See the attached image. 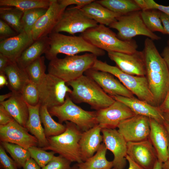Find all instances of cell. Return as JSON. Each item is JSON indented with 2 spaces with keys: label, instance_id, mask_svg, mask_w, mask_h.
Returning <instances> with one entry per match:
<instances>
[{
  "label": "cell",
  "instance_id": "obj_54",
  "mask_svg": "<svg viewBox=\"0 0 169 169\" xmlns=\"http://www.w3.org/2000/svg\"><path fill=\"white\" fill-rule=\"evenodd\" d=\"M163 124L168 133L169 138V123L165 120L163 123ZM168 153L169 156V143L168 147Z\"/></svg>",
  "mask_w": 169,
  "mask_h": 169
},
{
  "label": "cell",
  "instance_id": "obj_51",
  "mask_svg": "<svg viewBox=\"0 0 169 169\" xmlns=\"http://www.w3.org/2000/svg\"><path fill=\"white\" fill-rule=\"evenodd\" d=\"M164 59L169 71V46L166 47L161 54Z\"/></svg>",
  "mask_w": 169,
  "mask_h": 169
},
{
  "label": "cell",
  "instance_id": "obj_16",
  "mask_svg": "<svg viewBox=\"0 0 169 169\" xmlns=\"http://www.w3.org/2000/svg\"><path fill=\"white\" fill-rule=\"evenodd\" d=\"M109 58L123 72L131 75L145 76L146 68L142 51L130 54L108 52Z\"/></svg>",
  "mask_w": 169,
  "mask_h": 169
},
{
  "label": "cell",
  "instance_id": "obj_30",
  "mask_svg": "<svg viewBox=\"0 0 169 169\" xmlns=\"http://www.w3.org/2000/svg\"><path fill=\"white\" fill-rule=\"evenodd\" d=\"M98 3L112 12L121 15L141 11L135 0H99Z\"/></svg>",
  "mask_w": 169,
  "mask_h": 169
},
{
  "label": "cell",
  "instance_id": "obj_36",
  "mask_svg": "<svg viewBox=\"0 0 169 169\" xmlns=\"http://www.w3.org/2000/svg\"><path fill=\"white\" fill-rule=\"evenodd\" d=\"M45 60V57L41 56L25 69L30 81L37 85L46 74Z\"/></svg>",
  "mask_w": 169,
  "mask_h": 169
},
{
  "label": "cell",
  "instance_id": "obj_46",
  "mask_svg": "<svg viewBox=\"0 0 169 169\" xmlns=\"http://www.w3.org/2000/svg\"><path fill=\"white\" fill-rule=\"evenodd\" d=\"M160 18L166 34L169 35V15L161 12Z\"/></svg>",
  "mask_w": 169,
  "mask_h": 169
},
{
  "label": "cell",
  "instance_id": "obj_38",
  "mask_svg": "<svg viewBox=\"0 0 169 169\" xmlns=\"http://www.w3.org/2000/svg\"><path fill=\"white\" fill-rule=\"evenodd\" d=\"M31 157L42 168L45 166L53 158L55 154L54 152H47L40 147L33 146L28 149Z\"/></svg>",
  "mask_w": 169,
  "mask_h": 169
},
{
  "label": "cell",
  "instance_id": "obj_60",
  "mask_svg": "<svg viewBox=\"0 0 169 169\" xmlns=\"http://www.w3.org/2000/svg\"><path fill=\"white\" fill-rule=\"evenodd\" d=\"M111 169H115L113 168H112H112Z\"/></svg>",
  "mask_w": 169,
  "mask_h": 169
},
{
  "label": "cell",
  "instance_id": "obj_52",
  "mask_svg": "<svg viewBox=\"0 0 169 169\" xmlns=\"http://www.w3.org/2000/svg\"><path fill=\"white\" fill-rule=\"evenodd\" d=\"M7 78L5 73L0 74V89L5 85L8 86V82Z\"/></svg>",
  "mask_w": 169,
  "mask_h": 169
},
{
  "label": "cell",
  "instance_id": "obj_47",
  "mask_svg": "<svg viewBox=\"0 0 169 169\" xmlns=\"http://www.w3.org/2000/svg\"><path fill=\"white\" fill-rule=\"evenodd\" d=\"M158 107L163 114H169V91L164 100Z\"/></svg>",
  "mask_w": 169,
  "mask_h": 169
},
{
  "label": "cell",
  "instance_id": "obj_20",
  "mask_svg": "<svg viewBox=\"0 0 169 169\" xmlns=\"http://www.w3.org/2000/svg\"><path fill=\"white\" fill-rule=\"evenodd\" d=\"M31 34L25 32L1 40L0 53L11 62H16L23 51L34 42Z\"/></svg>",
  "mask_w": 169,
  "mask_h": 169
},
{
  "label": "cell",
  "instance_id": "obj_22",
  "mask_svg": "<svg viewBox=\"0 0 169 169\" xmlns=\"http://www.w3.org/2000/svg\"><path fill=\"white\" fill-rule=\"evenodd\" d=\"M115 100L127 106L136 115L144 116L163 123L165 121L163 113L158 107L154 106L138 98H127L120 96L112 97Z\"/></svg>",
  "mask_w": 169,
  "mask_h": 169
},
{
  "label": "cell",
  "instance_id": "obj_33",
  "mask_svg": "<svg viewBox=\"0 0 169 169\" xmlns=\"http://www.w3.org/2000/svg\"><path fill=\"white\" fill-rule=\"evenodd\" d=\"M50 0H0V6L15 7L24 12L34 8L48 9Z\"/></svg>",
  "mask_w": 169,
  "mask_h": 169
},
{
  "label": "cell",
  "instance_id": "obj_3",
  "mask_svg": "<svg viewBox=\"0 0 169 169\" xmlns=\"http://www.w3.org/2000/svg\"><path fill=\"white\" fill-rule=\"evenodd\" d=\"M48 37L49 46L45 55L50 61L57 58L59 54L73 56L80 53L88 52L97 57L105 54V51L93 46L81 35L67 36L59 33L52 32Z\"/></svg>",
  "mask_w": 169,
  "mask_h": 169
},
{
  "label": "cell",
  "instance_id": "obj_25",
  "mask_svg": "<svg viewBox=\"0 0 169 169\" xmlns=\"http://www.w3.org/2000/svg\"><path fill=\"white\" fill-rule=\"evenodd\" d=\"M49 39L48 36L34 41L33 43L22 53L16 60L20 67L25 69L31 63L40 57L49 49Z\"/></svg>",
  "mask_w": 169,
  "mask_h": 169
},
{
  "label": "cell",
  "instance_id": "obj_21",
  "mask_svg": "<svg viewBox=\"0 0 169 169\" xmlns=\"http://www.w3.org/2000/svg\"><path fill=\"white\" fill-rule=\"evenodd\" d=\"M150 130L149 139L157 153L158 160L162 163L169 159L168 147L169 138L163 123L150 118Z\"/></svg>",
  "mask_w": 169,
  "mask_h": 169
},
{
  "label": "cell",
  "instance_id": "obj_5",
  "mask_svg": "<svg viewBox=\"0 0 169 169\" xmlns=\"http://www.w3.org/2000/svg\"><path fill=\"white\" fill-rule=\"evenodd\" d=\"M65 131L58 136L47 138L48 145L43 148L57 154L71 162L77 163L83 162L79 141L83 131L74 123L65 122Z\"/></svg>",
  "mask_w": 169,
  "mask_h": 169
},
{
  "label": "cell",
  "instance_id": "obj_4",
  "mask_svg": "<svg viewBox=\"0 0 169 169\" xmlns=\"http://www.w3.org/2000/svg\"><path fill=\"white\" fill-rule=\"evenodd\" d=\"M97 56L89 53L81 55L67 56L64 58L57 57L48 65V73L64 81L66 83L83 75L92 68Z\"/></svg>",
  "mask_w": 169,
  "mask_h": 169
},
{
  "label": "cell",
  "instance_id": "obj_13",
  "mask_svg": "<svg viewBox=\"0 0 169 169\" xmlns=\"http://www.w3.org/2000/svg\"><path fill=\"white\" fill-rule=\"evenodd\" d=\"M96 111L97 122L102 129H115L121 121L136 115L126 105L115 100L110 106Z\"/></svg>",
  "mask_w": 169,
  "mask_h": 169
},
{
  "label": "cell",
  "instance_id": "obj_19",
  "mask_svg": "<svg viewBox=\"0 0 169 169\" xmlns=\"http://www.w3.org/2000/svg\"><path fill=\"white\" fill-rule=\"evenodd\" d=\"M127 155L144 169H153L158 160L156 151L149 139L128 142Z\"/></svg>",
  "mask_w": 169,
  "mask_h": 169
},
{
  "label": "cell",
  "instance_id": "obj_1",
  "mask_svg": "<svg viewBox=\"0 0 169 169\" xmlns=\"http://www.w3.org/2000/svg\"><path fill=\"white\" fill-rule=\"evenodd\" d=\"M143 54L146 68V77L156 106L162 103L169 91V71L153 40L146 38Z\"/></svg>",
  "mask_w": 169,
  "mask_h": 169
},
{
  "label": "cell",
  "instance_id": "obj_28",
  "mask_svg": "<svg viewBox=\"0 0 169 169\" xmlns=\"http://www.w3.org/2000/svg\"><path fill=\"white\" fill-rule=\"evenodd\" d=\"M27 104L29 115L25 128L37 139L38 147H44L48 145V141L45 134L44 129L41 125L39 113L40 105L38 104L32 106Z\"/></svg>",
  "mask_w": 169,
  "mask_h": 169
},
{
  "label": "cell",
  "instance_id": "obj_49",
  "mask_svg": "<svg viewBox=\"0 0 169 169\" xmlns=\"http://www.w3.org/2000/svg\"><path fill=\"white\" fill-rule=\"evenodd\" d=\"M10 62L7 57L0 53V74L4 73L5 69Z\"/></svg>",
  "mask_w": 169,
  "mask_h": 169
},
{
  "label": "cell",
  "instance_id": "obj_18",
  "mask_svg": "<svg viewBox=\"0 0 169 169\" xmlns=\"http://www.w3.org/2000/svg\"><path fill=\"white\" fill-rule=\"evenodd\" d=\"M95 81L108 95L112 97L120 96L134 98L133 94L111 74L91 68L84 73Z\"/></svg>",
  "mask_w": 169,
  "mask_h": 169
},
{
  "label": "cell",
  "instance_id": "obj_35",
  "mask_svg": "<svg viewBox=\"0 0 169 169\" xmlns=\"http://www.w3.org/2000/svg\"><path fill=\"white\" fill-rule=\"evenodd\" d=\"M161 12L155 9L141 11V15L145 25L151 32H159L166 34L160 18Z\"/></svg>",
  "mask_w": 169,
  "mask_h": 169
},
{
  "label": "cell",
  "instance_id": "obj_31",
  "mask_svg": "<svg viewBox=\"0 0 169 169\" xmlns=\"http://www.w3.org/2000/svg\"><path fill=\"white\" fill-rule=\"evenodd\" d=\"M24 12L13 7L2 6L0 7V18L8 24L18 34L25 32L22 20Z\"/></svg>",
  "mask_w": 169,
  "mask_h": 169
},
{
  "label": "cell",
  "instance_id": "obj_26",
  "mask_svg": "<svg viewBox=\"0 0 169 169\" xmlns=\"http://www.w3.org/2000/svg\"><path fill=\"white\" fill-rule=\"evenodd\" d=\"M84 14L98 23L109 26L121 16L114 13L95 0L81 8Z\"/></svg>",
  "mask_w": 169,
  "mask_h": 169
},
{
  "label": "cell",
  "instance_id": "obj_27",
  "mask_svg": "<svg viewBox=\"0 0 169 169\" xmlns=\"http://www.w3.org/2000/svg\"><path fill=\"white\" fill-rule=\"evenodd\" d=\"M11 92L21 93L24 86L30 81L25 69L20 67L16 62H10L4 70Z\"/></svg>",
  "mask_w": 169,
  "mask_h": 169
},
{
  "label": "cell",
  "instance_id": "obj_29",
  "mask_svg": "<svg viewBox=\"0 0 169 169\" xmlns=\"http://www.w3.org/2000/svg\"><path fill=\"white\" fill-rule=\"evenodd\" d=\"M107 149L102 143L92 156L81 163H77L78 169H111L112 161L108 160L106 155Z\"/></svg>",
  "mask_w": 169,
  "mask_h": 169
},
{
  "label": "cell",
  "instance_id": "obj_10",
  "mask_svg": "<svg viewBox=\"0 0 169 169\" xmlns=\"http://www.w3.org/2000/svg\"><path fill=\"white\" fill-rule=\"evenodd\" d=\"M66 83L54 75L46 74L38 85L40 105L48 109L63 104L67 95L72 91Z\"/></svg>",
  "mask_w": 169,
  "mask_h": 169
},
{
  "label": "cell",
  "instance_id": "obj_57",
  "mask_svg": "<svg viewBox=\"0 0 169 169\" xmlns=\"http://www.w3.org/2000/svg\"><path fill=\"white\" fill-rule=\"evenodd\" d=\"M163 114L165 120L169 123V114L166 113Z\"/></svg>",
  "mask_w": 169,
  "mask_h": 169
},
{
  "label": "cell",
  "instance_id": "obj_48",
  "mask_svg": "<svg viewBox=\"0 0 169 169\" xmlns=\"http://www.w3.org/2000/svg\"><path fill=\"white\" fill-rule=\"evenodd\" d=\"M23 169H42L36 162L30 158L26 162Z\"/></svg>",
  "mask_w": 169,
  "mask_h": 169
},
{
  "label": "cell",
  "instance_id": "obj_43",
  "mask_svg": "<svg viewBox=\"0 0 169 169\" xmlns=\"http://www.w3.org/2000/svg\"><path fill=\"white\" fill-rule=\"evenodd\" d=\"M18 34L8 24L0 19V41L14 36Z\"/></svg>",
  "mask_w": 169,
  "mask_h": 169
},
{
  "label": "cell",
  "instance_id": "obj_11",
  "mask_svg": "<svg viewBox=\"0 0 169 169\" xmlns=\"http://www.w3.org/2000/svg\"><path fill=\"white\" fill-rule=\"evenodd\" d=\"M98 23L89 18L81 8L76 6L66 8L52 32H65L72 35L83 33L96 27Z\"/></svg>",
  "mask_w": 169,
  "mask_h": 169
},
{
  "label": "cell",
  "instance_id": "obj_45",
  "mask_svg": "<svg viewBox=\"0 0 169 169\" xmlns=\"http://www.w3.org/2000/svg\"><path fill=\"white\" fill-rule=\"evenodd\" d=\"M14 120L5 108L0 104V125H6Z\"/></svg>",
  "mask_w": 169,
  "mask_h": 169
},
{
  "label": "cell",
  "instance_id": "obj_58",
  "mask_svg": "<svg viewBox=\"0 0 169 169\" xmlns=\"http://www.w3.org/2000/svg\"><path fill=\"white\" fill-rule=\"evenodd\" d=\"M71 169H78L77 164L74 165L73 166H72V167Z\"/></svg>",
  "mask_w": 169,
  "mask_h": 169
},
{
  "label": "cell",
  "instance_id": "obj_14",
  "mask_svg": "<svg viewBox=\"0 0 169 169\" xmlns=\"http://www.w3.org/2000/svg\"><path fill=\"white\" fill-rule=\"evenodd\" d=\"M101 133L103 143L113 155V168L124 169L126 164L127 142L116 129H103Z\"/></svg>",
  "mask_w": 169,
  "mask_h": 169
},
{
  "label": "cell",
  "instance_id": "obj_15",
  "mask_svg": "<svg viewBox=\"0 0 169 169\" xmlns=\"http://www.w3.org/2000/svg\"><path fill=\"white\" fill-rule=\"evenodd\" d=\"M66 8L59 3L58 0H50L47 11L33 27L31 35L33 40L48 36L52 33Z\"/></svg>",
  "mask_w": 169,
  "mask_h": 169
},
{
  "label": "cell",
  "instance_id": "obj_8",
  "mask_svg": "<svg viewBox=\"0 0 169 169\" xmlns=\"http://www.w3.org/2000/svg\"><path fill=\"white\" fill-rule=\"evenodd\" d=\"M52 116L56 117L59 123L69 121L75 124L83 132L98 125L96 111L85 110L76 105L68 94L62 105L48 109Z\"/></svg>",
  "mask_w": 169,
  "mask_h": 169
},
{
  "label": "cell",
  "instance_id": "obj_44",
  "mask_svg": "<svg viewBox=\"0 0 169 169\" xmlns=\"http://www.w3.org/2000/svg\"><path fill=\"white\" fill-rule=\"evenodd\" d=\"M94 0H58L59 3L66 8L71 5H75L76 6L81 8L91 2Z\"/></svg>",
  "mask_w": 169,
  "mask_h": 169
},
{
  "label": "cell",
  "instance_id": "obj_6",
  "mask_svg": "<svg viewBox=\"0 0 169 169\" xmlns=\"http://www.w3.org/2000/svg\"><path fill=\"white\" fill-rule=\"evenodd\" d=\"M80 35L93 46L107 52L132 54L138 47L135 40H121L109 28L102 24L88 29Z\"/></svg>",
  "mask_w": 169,
  "mask_h": 169
},
{
  "label": "cell",
  "instance_id": "obj_53",
  "mask_svg": "<svg viewBox=\"0 0 169 169\" xmlns=\"http://www.w3.org/2000/svg\"><path fill=\"white\" fill-rule=\"evenodd\" d=\"M13 94V93L11 92L5 94L1 95H0V103L5 101L6 99H9L12 95Z\"/></svg>",
  "mask_w": 169,
  "mask_h": 169
},
{
  "label": "cell",
  "instance_id": "obj_32",
  "mask_svg": "<svg viewBox=\"0 0 169 169\" xmlns=\"http://www.w3.org/2000/svg\"><path fill=\"white\" fill-rule=\"evenodd\" d=\"M39 113L41 123L44 126V133L47 138L58 136L65 130V125L55 121L49 114L48 108L40 105Z\"/></svg>",
  "mask_w": 169,
  "mask_h": 169
},
{
  "label": "cell",
  "instance_id": "obj_34",
  "mask_svg": "<svg viewBox=\"0 0 169 169\" xmlns=\"http://www.w3.org/2000/svg\"><path fill=\"white\" fill-rule=\"evenodd\" d=\"M0 142V145L10 154L18 168H23L26 161L31 158L28 150L22 146L7 142Z\"/></svg>",
  "mask_w": 169,
  "mask_h": 169
},
{
  "label": "cell",
  "instance_id": "obj_37",
  "mask_svg": "<svg viewBox=\"0 0 169 169\" xmlns=\"http://www.w3.org/2000/svg\"><path fill=\"white\" fill-rule=\"evenodd\" d=\"M48 9L38 8L26 11L24 12L22 22L24 32L31 34L33 27L38 19L47 11Z\"/></svg>",
  "mask_w": 169,
  "mask_h": 169
},
{
  "label": "cell",
  "instance_id": "obj_42",
  "mask_svg": "<svg viewBox=\"0 0 169 169\" xmlns=\"http://www.w3.org/2000/svg\"><path fill=\"white\" fill-rule=\"evenodd\" d=\"M0 168L1 169H18L15 161L6 154L3 146L0 145Z\"/></svg>",
  "mask_w": 169,
  "mask_h": 169
},
{
  "label": "cell",
  "instance_id": "obj_40",
  "mask_svg": "<svg viewBox=\"0 0 169 169\" xmlns=\"http://www.w3.org/2000/svg\"><path fill=\"white\" fill-rule=\"evenodd\" d=\"M141 10L155 9L169 15V6L159 4L153 0H135Z\"/></svg>",
  "mask_w": 169,
  "mask_h": 169
},
{
  "label": "cell",
  "instance_id": "obj_2",
  "mask_svg": "<svg viewBox=\"0 0 169 169\" xmlns=\"http://www.w3.org/2000/svg\"><path fill=\"white\" fill-rule=\"evenodd\" d=\"M67 84L72 88L68 95L74 102L87 103L96 111L106 108L115 101L95 81L85 75Z\"/></svg>",
  "mask_w": 169,
  "mask_h": 169
},
{
  "label": "cell",
  "instance_id": "obj_59",
  "mask_svg": "<svg viewBox=\"0 0 169 169\" xmlns=\"http://www.w3.org/2000/svg\"><path fill=\"white\" fill-rule=\"evenodd\" d=\"M168 46H169V41H168Z\"/></svg>",
  "mask_w": 169,
  "mask_h": 169
},
{
  "label": "cell",
  "instance_id": "obj_9",
  "mask_svg": "<svg viewBox=\"0 0 169 169\" xmlns=\"http://www.w3.org/2000/svg\"><path fill=\"white\" fill-rule=\"evenodd\" d=\"M141 11L121 15L109 26V28L118 31V38L123 41H129L137 35L145 36L153 40L161 38L149 30L144 23Z\"/></svg>",
  "mask_w": 169,
  "mask_h": 169
},
{
  "label": "cell",
  "instance_id": "obj_39",
  "mask_svg": "<svg viewBox=\"0 0 169 169\" xmlns=\"http://www.w3.org/2000/svg\"><path fill=\"white\" fill-rule=\"evenodd\" d=\"M25 102L35 106L39 104V95L38 85L29 81L23 87L21 93Z\"/></svg>",
  "mask_w": 169,
  "mask_h": 169
},
{
  "label": "cell",
  "instance_id": "obj_50",
  "mask_svg": "<svg viewBox=\"0 0 169 169\" xmlns=\"http://www.w3.org/2000/svg\"><path fill=\"white\" fill-rule=\"evenodd\" d=\"M125 158L129 164V166L128 169H144L133 161L127 155L126 156Z\"/></svg>",
  "mask_w": 169,
  "mask_h": 169
},
{
  "label": "cell",
  "instance_id": "obj_56",
  "mask_svg": "<svg viewBox=\"0 0 169 169\" xmlns=\"http://www.w3.org/2000/svg\"><path fill=\"white\" fill-rule=\"evenodd\" d=\"M161 169H169V159L162 163Z\"/></svg>",
  "mask_w": 169,
  "mask_h": 169
},
{
  "label": "cell",
  "instance_id": "obj_17",
  "mask_svg": "<svg viewBox=\"0 0 169 169\" xmlns=\"http://www.w3.org/2000/svg\"><path fill=\"white\" fill-rule=\"evenodd\" d=\"M28 132L26 128L14 120L6 125H0V142L17 144L28 150L33 146H38L37 139Z\"/></svg>",
  "mask_w": 169,
  "mask_h": 169
},
{
  "label": "cell",
  "instance_id": "obj_12",
  "mask_svg": "<svg viewBox=\"0 0 169 169\" xmlns=\"http://www.w3.org/2000/svg\"><path fill=\"white\" fill-rule=\"evenodd\" d=\"M117 128L118 131L127 142L147 140L150 130V118L135 115L121 121Z\"/></svg>",
  "mask_w": 169,
  "mask_h": 169
},
{
  "label": "cell",
  "instance_id": "obj_41",
  "mask_svg": "<svg viewBox=\"0 0 169 169\" xmlns=\"http://www.w3.org/2000/svg\"><path fill=\"white\" fill-rule=\"evenodd\" d=\"M71 162L62 156H55L42 169H71Z\"/></svg>",
  "mask_w": 169,
  "mask_h": 169
},
{
  "label": "cell",
  "instance_id": "obj_55",
  "mask_svg": "<svg viewBox=\"0 0 169 169\" xmlns=\"http://www.w3.org/2000/svg\"><path fill=\"white\" fill-rule=\"evenodd\" d=\"M162 163L159 160L157 161L153 169H161Z\"/></svg>",
  "mask_w": 169,
  "mask_h": 169
},
{
  "label": "cell",
  "instance_id": "obj_7",
  "mask_svg": "<svg viewBox=\"0 0 169 169\" xmlns=\"http://www.w3.org/2000/svg\"><path fill=\"white\" fill-rule=\"evenodd\" d=\"M92 68L111 74L117 77L138 99L157 107L146 76H134L126 74L117 66L110 65L97 59Z\"/></svg>",
  "mask_w": 169,
  "mask_h": 169
},
{
  "label": "cell",
  "instance_id": "obj_24",
  "mask_svg": "<svg viewBox=\"0 0 169 169\" xmlns=\"http://www.w3.org/2000/svg\"><path fill=\"white\" fill-rule=\"evenodd\" d=\"M13 93L10 98L0 103V104L5 108L15 121L25 127L29 115L28 105L21 93Z\"/></svg>",
  "mask_w": 169,
  "mask_h": 169
},
{
  "label": "cell",
  "instance_id": "obj_23",
  "mask_svg": "<svg viewBox=\"0 0 169 169\" xmlns=\"http://www.w3.org/2000/svg\"><path fill=\"white\" fill-rule=\"evenodd\" d=\"M102 128L97 125L90 129L83 132L79 145L83 162L92 156L99 148L103 136L101 134Z\"/></svg>",
  "mask_w": 169,
  "mask_h": 169
}]
</instances>
